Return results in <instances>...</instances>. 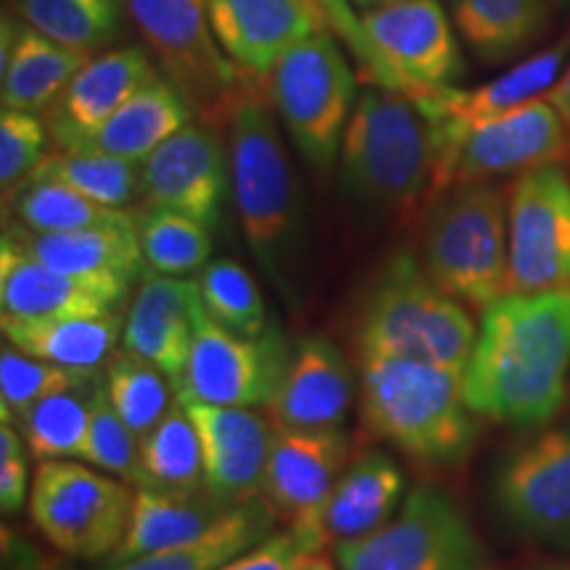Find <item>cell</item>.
I'll list each match as a JSON object with an SVG mask.
<instances>
[{
    "label": "cell",
    "mask_w": 570,
    "mask_h": 570,
    "mask_svg": "<svg viewBox=\"0 0 570 570\" xmlns=\"http://www.w3.org/2000/svg\"><path fill=\"white\" fill-rule=\"evenodd\" d=\"M465 399L499 425L544 428L560 415L570 399V288L510 291L481 309Z\"/></svg>",
    "instance_id": "1"
},
{
    "label": "cell",
    "mask_w": 570,
    "mask_h": 570,
    "mask_svg": "<svg viewBox=\"0 0 570 570\" xmlns=\"http://www.w3.org/2000/svg\"><path fill=\"white\" fill-rule=\"evenodd\" d=\"M230 188L248 252L291 309L306 294V238L298 183L285 154L275 106L244 85L227 114Z\"/></svg>",
    "instance_id": "2"
},
{
    "label": "cell",
    "mask_w": 570,
    "mask_h": 570,
    "mask_svg": "<svg viewBox=\"0 0 570 570\" xmlns=\"http://www.w3.org/2000/svg\"><path fill=\"white\" fill-rule=\"evenodd\" d=\"M433 130L407 92L367 82L356 98L338 154L344 202L370 225H399L431 202Z\"/></svg>",
    "instance_id": "3"
},
{
    "label": "cell",
    "mask_w": 570,
    "mask_h": 570,
    "mask_svg": "<svg viewBox=\"0 0 570 570\" xmlns=\"http://www.w3.org/2000/svg\"><path fill=\"white\" fill-rule=\"evenodd\" d=\"M362 417L370 433L425 465H460L479 436L465 375L386 354H360Z\"/></svg>",
    "instance_id": "4"
},
{
    "label": "cell",
    "mask_w": 570,
    "mask_h": 570,
    "mask_svg": "<svg viewBox=\"0 0 570 570\" xmlns=\"http://www.w3.org/2000/svg\"><path fill=\"white\" fill-rule=\"evenodd\" d=\"M479 325L470 306L449 296L425 273L420 256L402 252L370 285L356 317L360 354L425 362L465 375Z\"/></svg>",
    "instance_id": "5"
},
{
    "label": "cell",
    "mask_w": 570,
    "mask_h": 570,
    "mask_svg": "<svg viewBox=\"0 0 570 570\" xmlns=\"http://www.w3.org/2000/svg\"><path fill=\"white\" fill-rule=\"evenodd\" d=\"M420 262L439 288L473 309L510 294L508 190L497 183H465L433 196Z\"/></svg>",
    "instance_id": "6"
},
{
    "label": "cell",
    "mask_w": 570,
    "mask_h": 570,
    "mask_svg": "<svg viewBox=\"0 0 570 570\" xmlns=\"http://www.w3.org/2000/svg\"><path fill=\"white\" fill-rule=\"evenodd\" d=\"M269 98L302 159L317 173L336 169L356 106V77L327 30L296 42L269 75Z\"/></svg>",
    "instance_id": "7"
},
{
    "label": "cell",
    "mask_w": 570,
    "mask_h": 570,
    "mask_svg": "<svg viewBox=\"0 0 570 570\" xmlns=\"http://www.w3.org/2000/svg\"><path fill=\"white\" fill-rule=\"evenodd\" d=\"M341 570H489L465 510L446 491L415 487L389 523L336 547Z\"/></svg>",
    "instance_id": "8"
},
{
    "label": "cell",
    "mask_w": 570,
    "mask_h": 570,
    "mask_svg": "<svg viewBox=\"0 0 570 570\" xmlns=\"http://www.w3.org/2000/svg\"><path fill=\"white\" fill-rule=\"evenodd\" d=\"M125 9L161 75L183 90L204 122H227L246 71L219 46L206 0H125Z\"/></svg>",
    "instance_id": "9"
},
{
    "label": "cell",
    "mask_w": 570,
    "mask_h": 570,
    "mask_svg": "<svg viewBox=\"0 0 570 570\" xmlns=\"http://www.w3.org/2000/svg\"><path fill=\"white\" fill-rule=\"evenodd\" d=\"M135 487L75 460H42L32 475L30 518L56 550L111 560L122 544Z\"/></svg>",
    "instance_id": "10"
},
{
    "label": "cell",
    "mask_w": 570,
    "mask_h": 570,
    "mask_svg": "<svg viewBox=\"0 0 570 570\" xmlns=\"http://www.w3.org/2000/svg\"><path fill=\"white\" fill-rule=\"evenodd\" d=\"M291 346L273 325L262 336H238L214 323L204 302L196 306V331L177 391L225 407H269L288 367Z\"/></svg>",
    "instance_id": "11"
},
{
    "label": "cell",
    "mask_w": 570,
    "mask_h": 570,
    "mask_svg": "<svg viewBox=\"0 0 570 570\" xmlns=\"http://www.w3.org/2000/svg\"><path fill=\"white\" fill-rule=\"evenodd\" d=\"M360 19L383 67V88L415 98L465 71L452 17L439 0H391Z\"/></svg>",
    "instance_id": "12"
},
{
    "label": "cell",
    "mask_w": 570,
    "mask_h": 570,
    "mask_svg": "<svg viewBox=\"0 0 570 570\" xmlns=\"http://www.w3.org/2000/svg\"><path fill=\"white\" fill-rule=\"evenodd\" d=\"M570 61V32L554 46L537 51L494 80L479 85V88H458V85H444L412 98L417 109L423 111L433 130L436 142V175H433V188H436L441 173L446 169L449 159L462 140L468 138L475 127L494 122L504 114L520 109V106L544 98ZM433 196V190H431Z\"/></svg>",
    "instance_id": "13"
},
{
    "label": "cell",
    "mask_w": 570,
    "mask_h": 570,
    "mask_svg": "<svg viewBox=\"0 0 570 570\" xmlns=\"http://www.w3.org/2000/svg\"><path fill=\"white\" fill-rule=\"evenodd\" d=\"M508 238L510 291L570 288V175L562 164L515 177Z\"/></svg>",
    "instance_id": "14"
},
{
    "label": "cell",
    "mask_w": 570,
    "mask_h": 570,
    "mask_svg": "<svg viewBox=\"0 0 570 570\" xmlns=\"http://www.w3.org/2000/svg\"><path fill=\"white\" fill-rule=\"evenodd\" d=\"M494 499L520 537L570 550V420L512 449L497 470Z\"/></svg>",
    "instance_id": "15"
},
{
    "label": "cell",
    "mask_w": 570,
    "mask_h": 570,
    "mask_svg": "<svg viewBox=\"0 0 570 570\" xmlns=\"http://www.w3.org/2000/svg\"><path fill=\"white\" fill-rule=\"evenodd\" d=\"M570 159V127L544 98L475 127L441 173L433 196L452 185L494 183ZM431 196V198H433Z\"/></svg>",
    "instance_id": "16"
},
{
    "label": "cell",
    "mask_w": 570,
    "mask_h": 570,
    "mask_svg": "<svg viewBox=\"0 0 570 570\" xmlns=\"http://www.w3.org/2000/svg\"><path fill=\"white\" fill-rule=\"evenodd\" d=\"M230 188V151L212 122H190L140 164V198L217 230Z\"/></svg>",
    "instance_id": "17"
},
{
    "label": "cell",
    "mask_w": 570,
    "mask_h": 570,
    "mask_svg": "<svg viewBox=\"0 0 570 570\" xmlns=\"http://www.w3.org/2000/svg\"><path fill=\"white\" fill-rule=\"evenodd\" d=\"M348 436L344 431H277L262 483V497L277 520L325 550L317 537V515L327 494L348 465Z\"/></svg>",
    "instance_id": "18"
},
{
    "label": "cell",
    "mask_w": 570,
    "mask_h": 570,
    "mask_svg": "<svg viewBox=\"0 0 570 570\" xmlns=\"http://www.w3.org/2000/svg\"><path fill=\"white\" fill-rule=\"evenodd\" d=\"M196 423L204 449V489L217 502L235 508L262 497L265 470L277 428L252 407L209 404L177 391Z\"/></svg>",
    "instance_id": "19"
},
{
    "label": "cell",
    "mask_w": 570,
    "mask_h": 570,
    "mask_svg": "<svg viewBox=\"0 0 570 570\" xmlns=\"http://www.w3.org/2000/svg\"><path fill=\"white\" fill-rule=\"evenodd\" d=\"M212 30L235 67L265 80L285 51L327 30L317 0H206Z\"/></svg>",
    "instance_id": "20"
},
{
    "label": "cell",
    "mask_w": 570,
    "mask_h": 570,
    "mask_svg": "<svg viewBox=\"0 0 570 570\" xmlns=\"http://www.w3.org/2000/svg\"><path fill=\"white\" fill-rule=\"evenodd\" d=\"M154 75L159 71L142 48H114L92 56L42 114L56 148H80Z\"/></svg>",
    "instance_id": "21"
},
{
    "label": "cell",
    "mask_w": 570,
    "mask_h": 570,
    "mask_svg": "<svg viewBox=\"0 0 570 570\" xmlns=\"http://www.w3.org/2000/svg\"><path fill=\"white\" fill-rule=\"evenodd\" d=\"M354 396L346 354L323 336L291 346L288 367L267 415L277 431H338Z\"/></svg>",
    "instance_id": "22"
},
{
    "label": "cell",
    "mask_w": 570,
    "mask_h": 570,
    "mask_svg": "<svg viewBox=\"0 0 570 570\" xmlns=\"http://www.w3.org/2000/svg\"><path fill=\"white\" fill-rule=\"evenodd\" d=\"M202 302L196 277L142 273L138 294L125 315L122 348L142 356L180 386Z\"/></svg>",
    "instance_id": "23"
},
{
    "label": "cell",
    "mask_w": 570,
    "mask_h": 570,
    "mask_svg": "<svg viewBox=\"0 0 570 570\" xmlns=\"http://www.w3.org/2000/svg\"><path fill=\"white\" fill-rule=\"evenodd\" d=\"M127 294L130 291L56 273L3 235V244H0V312L3 317H101L119 312Z\"/></svg>",
    "instance_id": "24"
},
{
    "label": "cell",
    "mask_w": 570,
    "mask_h": 570,
    "mask_svg": "<svg viewBox=\"0 0 570 570\" xmlns=\"http://www.w3.org/2000/svg\"><path fill=\"white\" fill-rule=\"evenodd\" d=\"M3 235L46 267L88 283L130 291L135 277L146 273L135 233V214L122 223L69 233H32L13 223Z\"/></svg>",
    "instance_id": "25"
},
{
    "label": "cell",
    "mask_w": 570,
    "mask_h": 570,
    "mask_svg": "<svg viewBox=\"0 0 570 570\" xmlns=\"http://www.w3.org/2000/svg\"><path fill=\"white\" fill-rule=\"evenodd\" d=\"M0 101L3 109L46 114L71 77L92 56L61 46L27 24L24 19L3 17L0 38Z\"/></svg>",
    "instance_id": "26"
},
{
    "label": "cell",
    "mask_w": 570,
    "mask_h": 570,
    "mask_svg": "<svg viewBox=\"0 0 570 570\" xmlns=\"http://www.w3.org/2000/svg\"><path fill=\"white\" fill-rule=\"evenodd\" d=\"M404 499V475L389 454L365 452L346 465L317 515L323 547L356 541L394 518Z\"/></svg>",
    "instance_id": "27"
},
{
    "label": "cell",
    "mask_w": 570,
    "mask_h": 570,
    "mask_svg": "<svg viewBox=\"0 0 570 570\" xmlns=\"http://www.w3.org/2000/svg\"><path fill=\"white\" fill-rule=\"evenodd\" d=\"M194 106L183 90L159 71L140 90H135L109 122L80 148L142 164L164 140L194 122Z\"/></svg>",
    "instance_id": "28"
},
{
    "label": "cell",
    "mask_w": 570,
    "mask_h": 570,
    "mask_svg": "<svg viewBox=\"0 0 570 570\" xmlns=\"http://www.w3.org/2000/svg\"><path fill=\"white\" fill-rule=\"evenodd\" d=\"M454 30L483 67L515 61L550 27V0H449Z\"/></svg>",
    "instance_id": "29"
},
{
    "label": "cell",
    "mask_w": 570,
    "mask_h": 570,
    "mask_svg": "<svg viewBox=\"0 0 570 570\" xmlns=\"http://www.w3.org/2000/svg\"><path fill=\"white\" fill-rule=\"evenodd\" d=\"M227 510L230 508L217 502L206 489L190 491V494L135 489L130 523H127L122 544L117 547L109 562L135 560L202 537Z\"/></svg>",
    "instance_id": "30"
},
{
    "label": "cell",
    "mask_w": 570,
    "mask_h": 570,
    "mask_svg": "<svg viewBox=\"0 0 570 570\" xmlns=\"http://www.w3.org/2000/svg\"><path fill=\"white\" fill-rule=\"evenodd\" d=\"M277 531L275 510L265 497L248 499L225 512L202 537L142 554V558L109 562L104 570H217Z\"/></svg>",
    "instance_id": "31"
},
{
    "label": "cell",
    "mask_w": 570,
    "mask_h": 570,
    "mask_svg": "<svg viewBox=\"0 0 570 570\" xmlns=\"http://www.w3.org/2000/svg\"><path fill=\"white\" fill-rule=\"evenodd\" d=\"M3 336L19 352L75 370H101L122 344L125 317L119 312L101 317L11 320L3 317Z\"/></svg>",
    "instance_id": "32"
},
{
    "label": "cell",
    "mask_w": 570,
    "mask_h": 570,
    "mask_svg": "<svg viewBox=\"0 0 570 570\" xmlns=\"http://www.w3.org/2000/svg\"><path fill=\"white\" fill-rule=\"evenodd\" d=\"M135 489L204 491V449L196 423L180 399H175L159 423L140 439V473Z\"/></svg>",
    "instance_id": "33"
},
{
    "label": "cell",
    "mask_w": 570,
    "mask_h": 570,
    "mask_svg": "<svg viewBox=\"0 0 570 570\" xmlns=\"http://www.w3.org/2000/svg\"><path fill=\"white\" fill-rule=\"evenodd\" d=\"M135 233L146 273L185 277L202 273L212 262L214 230L188 214L142 204L135 212Z\"/></svg>",
    "instance_id": "34"
},
{
    "label": "cell",
    "mask_w": 570,
    "mask_h": 570,
    "mask_svg": "<svg viewBox=\"0 0 570 570\" xmlns=\"http://www.w3.org/2000/svg\"><path fill=\"white\" fill-rule=\"evenodd\" d=\"M19 19L61 46L96 56L122 30L125 0H11Z\"/></svg>",
    "instance_id": "35"
},
{
    "label": "cell",
    "mask_w": 570,
    "mask_h": 570,
    "mask_svg": "<svg viewBox=\"0 0 570 570\" xmlns=\"http://www.w3.org/2000/svg\"><path fill=\"white\" fill-rule=\"evenodd\" d=\"M104 377L85 386L61 391L21 412L17 425L32 458L42 460H82L88 439L90 410L96 389Z\"/></svg>",
    "instance_id": "36"
},
{
    "label": "cell",
    "mask_w": 570,
    "mask_h": 570,
    "mask_svg": "<svg viewBox=\"0 0 570 570\" xmlns=\"http://www.w3.org/2000/svg\"><path fill=\"white\" fill-rule=\"evenodd\" d=\"M32 177L69 185L77 194L111 209H127L135 198H140L138 161L88 148H59L56 154H48Z\"/></svg>",
    "instance_id": "37"
},
{
    "label": "cell",
    "mask_w": 570,
    "mask_h": 570,
    "mask_svg": "<svg viewBox=\"0 0 570 570\" xmlns=\"http://www.w3.org/2000/svg\"><path fill=\"white\" fill-rule=\"evenodd\" d=\"M9 198L13 223L32 233L82 230V227L122 223V219H130L135 214L127 209H111V206H104L88 196L77 194L69 185L40 180V177H30Z\"/></svg>",
    "instance_id": "38"
},
{
    "label": "cell",
    "mask_w": 570,
    "mask_h": 570,
    "mask_svg": "<svg viewBox=\"0 0 570 570\" xmlns=\"http://www.w3.org/2000/svg\"><path fill=\"white\" fill-rule=\"evenodd\" d=\"M104 383L114 410L122 415L138 439L146 436L167 415V410L177 399L173 377L142 356L127 352V348L111 356L109 365H106Z\"/></svg>",
    "instance_id": "39"
},
{
    "label": "cell",
    "mask_w": 570,
    "mask_h": 570,
    "mask_svg": "<svg viewBox=\"0 0 570 570\" xmlns=\"http://www.w3.org/2000/svg\"><path fill=\"white\" fill-rule=\"evenodd\" d=\"M198 291H202L204 309L214 323L238 336H262L273 323L267 320V304L259 285L233 259H212L198 273Z\"/></svg>",
    "instance_id": "40"
},
{
    "label": "cell",
    "mask_w": 570,
    "mask_h": 570,
    "mask_svg": "<svg viewBox=\"0 0 570 570\" xmlns=\"http://www.w3.org/2000/svg\"><path fill=\"white\" fill-rule=\"evenodd\" d=\"M101 377V370H75L19 352L6 341L0 348V417L17 423L21 412L61 391L85 386Z\"/></svg>",
    "instance_id": "41"
},
{
    "label": "cell",
    "mask_w": 570,
    "mask_h": 570,
    "mask_svg": "<svg viewBox=\"0 0 570 570\" xmlns=\"http://www.w3.org/2000/svg\"><path fill=\"white\" fill-rule=\"evenodd\" d=\"M82 462L104 470V473L122 479L130 487H138L140 473V439L132 428L125 423L122 415L114 410L106 383L96 389L90 410L88 439H85Z\"/></svg>",
    "instance_id": "42"
},
{
    "label": "cell",
    "mask_w": 570,
    "mask_h": 570,
    "mask_svg": "<svg viewBox=\"0 0 570 570\" xmlns=\"http://www.w3.org/2000/svg\"><path fill=\"white\" fill-rule=\"evenodd\" d=\"M48 135L46 119L32 111L3 109L0 114V188L9 198L19 185L30 180L46 159Z\"/></svg>",
    "instance_id": "43"
},
{
    "label": "cell",
    "mask_w": 570,
    "mask_h": 570,
    "mask_svg": "<svg viewBox=\"0 0 570 570\" xmlns=\"http://www.w3.org/2000/svg\"><path fill=\"white\" fill-rule=\"evenodd\" d=\"M24 439L19 428L3 420L0 423V508L13 515L30 502V462H27Z\"/></svg>",
    "instance_id": "44"
},
{
    "label": "cell",
    "mask_w": 570,
    "mask_h": 570,
    "mask_svg": "<svg viewBox=\"0 0 570 570\" xmlns=\"http://www.w3.org/2000/svg\"><path fill=\"white\" fill-rule=\"evenodd\" d=\"M317 6L323 9L331 30L338 35L341 42L348 48V53L354 56L362 77H365L367 82L381 85L383 67L373 51V42L367 40L365 27H362V19H360V11L354 9L352 0H317Z\"/></svg>",
    "instance_id": "45"
},
{
    "label": "cell",
    "mask_w": 570,
    "mask_h": 570,
    "mask_svg": "<svg viewBox=\"0 0 570 570\" xmlns=\"http://www.w3.org/2000/svg\"><path fill=\"white\" fill-rule=\"evenodd\" d=\"M306 552H320L306 541L302 533L285 525L283 531H273L267 539H262L259 544L246 550L238 558L225 562L217 570H294L298 558Z\"/></svg>",
    "instance_id": "46"
},
{
    "label": "cell",
    "mask_w": 570,
    "mask_h": 570,
    "mask_svg": "<svg viewBox=\"0 0 570 570\" xmlns=\"http://www.w3.org/2000/svg\"><path fill=\"white\" fill-rule=\"evenodd\" d=\"M547 101H550L554 109L560 111V117L566 119V125L570 127V61H568L566 71L560 75L558 85H554V88L547 92Z\"/></svg>",
    "instance_id": "47"
},
{
    "label": "cell",
    "mask_w": 570,
    "mask_h": 570,
    "mask_svg": "<svg viewBox=\"0 0 570 570\" xmlns=\"http://www.w3.org/2000/svg\"><path fill=\"white\" fill-rule=\"evenodd\" d=\"M294 570H341V568L333 566V562L323 554V550H320V552L302 554V558H298V562L294 566Z\"/></svg>",
    "instance_id": "48"
},
{
    "label": "cell",
    "mask_w": 570,
    "mask_h": 570,
    "mask_svg": "<svg viewBox=\"0 0 570 570\" xmlns=\"http://www.w3.org/2000/svg\"><path fill=\"white\" fill-rule=\"evenodd\" d=\"M356 11H367V9H375V6H383V3H391V0H352Z\"/></svg>",
    "instance_id": "49"
},
{
    "label": "cell",
    "mask_w": 570,
    "mask_h": 570,
    "mask_svg": "<svg viewBox=\"0 0 570 570\" xmlns=\"http://www.w3.org/2000/svg\"><path fill=\"white\" fill-rule=\"evenodd\" d=\"M550 570H570V568H550Z\"/></svg>",
    "instance_id": "50"
},
{
    "label": "cell",
    "mask_w": 570,
    "mask_h": 570,
    "mask_svg": "<svg viewBox=\"0 0 570 570\" xmlns=\"http://www.w3.org/2000/svg\"><path fill=\"white\" fill-rule=\"evenodd\" d=\"M560 3H568V0H560Z\"/></svg>",
    "instance_id": "51"
}]
</instances>
